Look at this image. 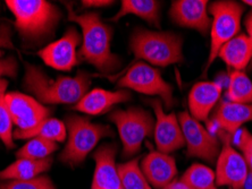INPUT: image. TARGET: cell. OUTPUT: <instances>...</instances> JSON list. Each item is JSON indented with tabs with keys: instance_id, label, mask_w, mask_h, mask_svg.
<instances>
[{
	"instance_id": "6da1fadb",
	"label": "cell",
	"mask_w": 252,
	"mask_h": 189,
	"mask_svg": "<svg viewBox=\"0 0 252 189\" xmlns=\"http://www.w3.org/2000/svg\"><path fill=\"white\" fill-rule=\"evenodd\" d=\"M66 7L68 20L79 24L82 29L80 57L103 74L116 72L122 66V59L112 51V27L101 20L98 13L89 12L79 15L74 12L69 3Z\"/></svg>"
},
{
	"instance_id": "7a4b0ae2",
	"label": "cell",
	"mask_w": 252,
	"mask_h": 189,
	"mask_svg": "<svg viewBox=\"0 0 252 189\" xmlns=\"http://www.w3.org/2000/svg\"><path fill=\"white\" fill-rule=\"evenodd\" d=\"M24 81L38 101L47 105H76L91 85L90 77L84 72H79L74 77L61 76L51 80L41 69L30 64L25 68Z\"/></svg>"
},
{
	"instance_id": "3957f363",
	"label": "cell",
	"mask_w": 252,
	"mask_h": 189,
	"mask_svg": "<svg viewBox=\"0 0 252 189\" xmlns=\"http://www.w3.org/2000/svg\"><path fill=\"white\" fill-rule=\"evenodd\" d=\"M129 49L136 60L158 67H167L184 60L183 40L172 32L135 29L129 40Z\"/></svg>"
},
{
	"instance_id": "277c9868",
	"label": "cell",
	"mask_w": 252,
	"mask_h": 189,
	"mask_svg": "<svg viewBox=\"0 0 252 189\" xmlns=\"http://www.w3.org/2000/svg\"><path fill=\"white\" fill-rule=\"evenodd\" d=\"M6 5L14 15L18 32L27 40L46 38L61 18L57 7L44 0H7Z\"/></svg>"
},
{
	"instance_id": "5b68a950",
	"label": "cell",
	"mask_w": 252,
	"mask_h": 189,
	"mask_svg": "<svg viewBox=\"0 0 252 189\" xmlns=\"http://www.w3.org/2000/svg\"><path fill=\"white\" fill-rule=\"evenodd\" d=\"M66 128L68 135L67 144L59 158L70 166H76L84 162L100 139L114 135L109 126L94 124L88 118L75 114L66 118Z\"/></svg>"
},
{
	"instance_id": "8992f818",
	"label": "cell",
	"mask_w": 252,
	"mask_h": 189,
	"mask_svg": "<svg viewBox=\"0 0 252 189\" xmlns=\"http://www.w3.org/2000/svg\"><path fill=\"white\" fill-rule=\"evenodd\" d=\"M243 10V5L232 0H220L209 6L211 15L210 50L203 74L208 72L210 66L216 60L221 47L239 34Z\"/></svg>"
},
{
	"instance_id": "52a82bcc",
	"label": "cell",
	"mask_w": 252,
	"mask_h": 189,
	"mask_svg": "<svg viewBox=\"0 0 252 189\" xmlns=\"http://www.w3.org/2000/svg\"><path fill=\"white\" fill-rule=\"evenodd\" d=\"M117 81V86L129 88L138 93L159 96L166 109H170L174 105L173 87L167 83L160 72L154 66L143 61H134L124 72Z\"/></svg>"
},
{
	"instance_id": "ba28073f",
	"label": "cell",
	"mask_w": 252,
	"mask_h": 189,
	"mask_svg": "<svg viewBox=\"0 0 252 189\" xmlns=\"http://www.w3.org/2000/svg\"><path fill=\"white\" fill-rule=\"evenodd\" d=\"M109 120L117 127L124 157H132L141 150L143 140L154 133L155 121L148 111L140 108L114 110Z\"/></svg>"
},
{
	"instance_id": "9c48e42d",
	"label": "cell",
	"mask_w": 252,
	"mask_h": 189,
	"mask_svg": "<svg viewBox=\"0 0 252 189\" xmlns=\"http://www.w3.org/2000/svg\"><path fill=\"white\" fill-rule=\"evenodd\" d=\"M177 119L182 129L189 157L199 158L208 163L216 162L221 150L218 138L211 135L187 111L180 112Z\"/></svg>"
},
{
	"instance_id": "30bf717a",
	"label": "cell",
	"mask_w": 252,
	"mask_h": 189,
	"mask_svg": "<svg viewBox=\"0 0 252 189\" xmlns=\"http://www.w3.org/2000/svg\"><path fill=\"white\" fill-rule=\"evenodd\" d=\"M148 102L153 107L156 116L154 135L158 151L169 154L184 147L185 140L176 114L166 113L159 99L149 100Z\"/></svg>"
},
{
	"instance_id": "8fae6325",
	"label": "cell",
	"mask_w": 252,
	"mask_h": 189,
	"mask_svg": "<svg viewBox=\"0 0 252 189\" xmlns=\"http://www.w3.org/2000/svg\"><path fill=\"white\" fill-rule=\"evenodd\" d=\"M248 175H249V168L243 155L231 145V139H223V146L217 158L216 171H215L217 186L243 189Z\"/></svg>"
},
{
	"instance_id": "7c38bea8",
	"label": "cell",
	"mask_w": 252,
	"mask_h": 189,
	"mask_svg": "<svg viewBox=\"0 0 252 189\" xmlns=\"http://www.w3.org/2000/svg\"><path fill=\"white\" fill-rule=\"evenodd\" d=\"M6 101L13 124L17 126L18 131H29L34 128L50 116V109L46 108L41 102L32 96L20 92L7 93Z\"/></svg>"
},
{
	"instance_id": "4fadbf2b",
	"label": "cell",
	"mask_w": 252,
	"mask_h": 189,
	"mask_svg": "<svg viewBox=\"0 0 252 189\" xmlns=\"http://www.w3.org/2000/svg\"><path fill=\"white\" fill-rule=\"evenodd\" d=\"M81 43V35L76 28H68L64 36L49 46L44 47L38 53L39 57L49 67L69 72L79 64L76 49Z\"/></svg>"
},
{
	"instance_id": "5bb4252c",
	"label": "cell",
	"mask_w": 252,
	"mask_h": 189,
	"mask_svg": "<svg viewBox=\"0 0 252 189\" xmlns=\"http://www.w3.org/2000/svg\"><path fill=\"white\" fill-rule=\"evenodd\" d=\"M169 16L175 24L195 29L203 35L211 27L207 0H175L170 6Z\"/></svg>"
},
{
	"instance_id": "9a60e30c",
	"label": "cell",
	"mask_w": 252,
	"mask_h": 189,
	"mask_svg": "<svg viewBox=\"0 0 252 189\" xmlns=\"http://www.w3.org/2000/svg\"><path fill=\"white\" fill-rule=\"evenodd\" d=\"M116 153L115 144H103L94 152L95 169L91 189H124L116 164Z\"/></svg>"
},
{
	"instance_id": "2e32d148",
	"label": "cell",
	"mask_w": 252,
	"mask_h": 189,
	"mask_svg": "<svg viewBox=\"0 0 252 189\" xmlns=\"http://www.w3.org/2000/svg\"><path fill=\"white\" fill-rule=\"evenodd\" d=\"M140 168L150 186L156 189L166 188L177 176L175 159L159 151H151L147 154L142 159Z\"/></svg>"
},
{
	"instance_id": "e0dca14e",
	"label": "cell",
	"mask_w": 252,
	"mask_h": 189,
	"mask_svg": "<svg viewBox=\"0 0 252 189\" xmlns=\"http://www.w3.org/2000/svg\"><path fill=\"white\" fill-rule=\"evenodd\" d=\"M221 85L216 81H200L193 85L189 93L190 114L198 121H205L208 118L221 95Z\"/></svg>"
},
{
	"instance_id": "ac0fdd59",
	"label": "cell",
	"mask_w": 252,
	"mask_h": 189,
	"mask_svg": "<svg viewBox=\"0 0 252 189\" xmlns=\"http://www.w3.org/2000/svg\"><path fill=\"white\" fill-rule=\"evenodd\" d=\"M129 100H131V93L126 90L107 91L103 88H94L74 106V109L90 116H99L108 112L117 103L126 102Z\"/></svg>"
},
{
	"instance_id": "d6986e66",
	"label": "cell",
	"mask_w": 252,
	"mask_h": 189,
	"mask_svg": "<svg viewBox=\"0 0 252 189\" xmlns=\"http://www.w3.org/2000/svg\"><path fill=\"white\" fill-rule=\"evenodd\" d=\"M213 120L220 129L233 135L244 124L252 122V103L220 102L215 109Z\"/></svg>"
},
{
	"instance_id": "ffe728a7",
	"label": "cell",
	"mask_w": 252,
	"mask_h": 189,
	"mask_svg": "<svg viewBox=\"0 0 252 189\" xmlns=\"http://www.w3.org/2000/svg\"><path fill=\"white\" fill-rule=\"evenodd\" d=\"M217 58H220L228 67L243 72L252 61V44L248 35L241 33L229 40L221 47Z\"/></svg>"
},
{
	"instance_id": "44dd1931",
	"label": "cell",
	"mask_w": 252,
	"mask_h": 189,
	"mask_svg": "<svg viewBox=\"0 0 252 189\" xmlns=\"http://www.w3.org/2000/svg\"><path fill=\"white\" fill-rule=\"evenodd\" d=\"M53 159L47 158L43 160L21 158L7 168L0 171V180H31L41 176L50 169Z\"/></svg>"
},
{
	"instance_id": "7402d4cb",
	"label": "cell",
	"mask_w": 252,
	"mask_h": 189,
	"mask_svg": "<svg viewBox=\"0 0 252 189\" xmlns=\"http://www.w3.org/2000/svg\"><path fill=\"white\" fill-rule=\"evenodd\" d=\"M160 2L155 0H123L121 5V9L114 17L113 22L120 21L126 15H135L148 23L159 27L160 25Z\"/></svg>"
},
{
	"instance_id": "603a6c76",
	"label": "cell",
	"mask_w": 252,
	"mask_h": 189,
	"mask_svg": "<svg viewBox=\"0 0 252 189\" xmlns=\"http://www.w3.org/2000/svg\"><path fill=\"white\" fill-rule=\"evenodd\" d=\"M13 136L17 139H31L40 137V138L51 140L55 143H62L67 137V128H66L64 121L49 117L29 131H18L17 129L16 132L13 133Z\"/></svg>"
},
{
	"instance_id": "cb8c5ba5",
	"label": "cell",
	"mask_w": 252,
	"mask_h": 189,
	"mask_svg": "<svg viewBox=\"0 0 252 189\" xmlns=\"http://www.w3.org/2000/svg\"><path fill=\"white\" fill-rule=\"evenodd\" d=\"M229 102L252 103V81L244 72L233 70L229 75L227 92Z\"/></svg>"
},
{
	"instance_id": "d4e9b609",
	"label": "cell",
	"mask_w": 252,
	"mask_h": 189,
	"mask_svg": "<svg viewBox=\"0 0 252 189\" xmlns=\"http://www.w3.org/2000/svg\"><path fill=\"white\" fill-rule=\"evenodd\" d=\"M117 169L124 189H153L140 168L138 158L118 164Z\"/></svg>"
},
{
	"instance_id": "484cf974",
	"label": "cell",
	"mask_w": 252,
	"mask_h": 189,
	"mask_svg": "<svg viewBox=\"0 0 252 189\" xmlns=\"http://www.w3.org/2000/svg\"><path fill=\"white\" fill-rule=\"evenodd\" d=\"M181 179L192 189H217L215 172L209 166L201 163H193L183 173Z\"/></svg>"
},
{
	"instance_id": "4316f807",
	"label": "cell",
	"mask_w": 252,
	"mask_h": 189,
	"mask_svg": "<svg viewBox=\"0 0 252 189\" xmlns=\"http://www.w3.org/2000/svg\"><path fill=\"white\" fill-rule=\"evenodd\" d=\"M8 86L7 80H0V139L7 149H14L13 120L6 101V91Z\"/></svg>"
},
{
	"instance_id": "83f0119b",
	"label": "cell",
	"mask_w": 252,
	"mask_h": 189,
	"mask_svg": "<svg viewBox=\"0 0 252 189\" xmlns=\"http://www.w3.org/2000/svg\"><path fill=\"white\" fill-rule=\"evenodd\" d=\"M57 150V143L44 138H40V137H35V138L30 139L24 146H22L16 152V157L18 159L27 158L33 159V160H43V159L49 158Z\"/></svg>"
},
{
	"instance_id": "f1b7e54d",
	"label": "cell",
	"mask_w": 252,
	"mask_h": 189,
	"mask_svg": "<svg viewBox=\"0 0 252 189\" xmlns=\"http://www.w3.org/2000/svg\"><path fill=\"white\" fill-rule=\"evenodd\" d=\"M0 189H56L53 181L47 176H39L31 180H8L0 184Z\"/></svg>"
},
{
	"instance_id": "f546056e",
	"label": "cell",
	"mask_w": 252,
	"mask_h": 189,
	"mask_svg": "<svg viewBox=\"0 0 252 189\" xmlns=\"http://www.w3.org/2000/svg\"><path fill=\"white\" fill-rule=\"evenodd\" d=\"M231 142L242 151L243 158L247 162L249 171L252 172V135L247 128H240L232 135Z\"/></svg>"
},
{
	"instance_id": "4dcf8cb0",
	"label": "cell",
	"mask_w": 252,
	"mask_h": 189,
	"mask_svg": "<svg viewBox=\"0 0 252 189\" xmlns=\"http://www.w3.org/2000/svg\"><path fill=\"white\" fill-rule=\"evenodd\" d=\"M17 73V62L14 58H7L0 60V80L2 76L14 77Z\"/></svg>"
},
{
	"instance_id": "1f68e13d",
	"label": "cell",
	"mask_w": 252,
	"mask_h": 189,
	"mask_svg": "<svg viewBox=\"0 0 252 189\" xmlns=\"http://www.w3.org/2000/svg\"><path fill=\"white\" fill-rule=\"evenodd\" d=\"M115 3V1L108 0H83L82 5L84 7H107Z\"/></svg>"
},
{
	"instance_id": "d6a6232c",
	"label": "cell",
	"mask_w": 252,
	"mask_h": 189,
	"mask_svg": "<svg viewBox=\"0 0 252 189\" xmlns=\"http://www.w3.org/2000/svg\"><path fill=\"white\" fill-rule=\"evenodd\" d=\"M164 189H192V188L182 179H175Z\"/></svg>"
},
{
	"instance_id": "836d02e7",
	"label": "cell",
	"mask_w": 252,
	"mask_h": 189,
	"mask_svg": "<svg viewBox=\"0 0 252 189\" xmlns=\"http://www.w3.org/2000/svg\"><path fill=\"white\" fill-rule=\"evenodd\" d=\"M244 24H246V28H247V35L252 44V10L247 15ZM251 65H252V61H251Z\"/></svg>"
},
{
	"instance_id": "e575fe53",
	"label": "cell",
	"mask_w": 252,
	"mask_h": 189,
	"mask_svg": "<svg viewBox=\"0 0 252 189\" xmlns=\"http://www.w3.org/2000/svg\"><path fill=\"white\" fill-rule=\"evenodd\" d=\"M243 189H252V172L249 171V175L247 177L246 183H244Z\"/></svg>"
},
{
	"instance_id": "d590c367",
	"label": "cell",
	"mask_w": 252,
	"mask_h": 189,
	"mask_svg": "<svg viewBox=\"0 0 252 189\" xmlns=\"http://www.w3.org/2000/svg\"><path fill=\"white\" fill-rule=\"evenodd\" d=\"M243 3H246V5H249L252 7V0H244Z\"/></svg>"
},
{
	"instance_id": "8d00e7d4",
	"label": "cell",
	"mask_w": 252,
	"mask_h": 189,
	"mask_svg": "<svg viewBox=\"0 0 252 189\" xmlns=\"http://www.w3.org/2000/svg\"><path fill=\"white\" fill-rule=\"evenodd\" d=\"M0 55H1V53H0Z\"/></svg>"
}]
</instances>
